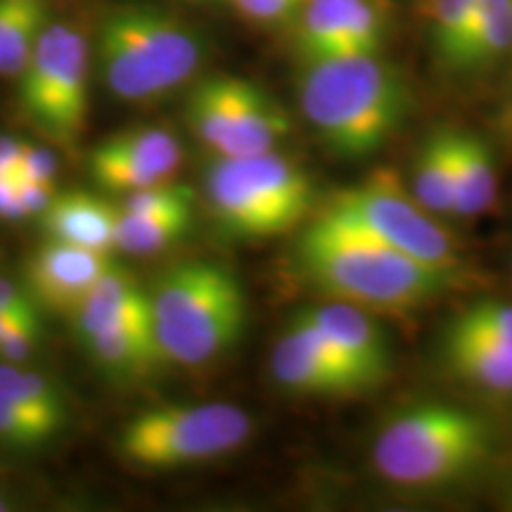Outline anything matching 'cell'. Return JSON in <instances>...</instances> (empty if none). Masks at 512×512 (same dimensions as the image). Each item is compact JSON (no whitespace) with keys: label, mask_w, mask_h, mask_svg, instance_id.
Instances as JSON below:
<instances>
[{"label":"cell","mask_w":512,"mask_h":512,"mask_svg":"<svg viewBox=\"0 0 512 512\" xmlns=\"http://www.w3.org/2000/svg\"><path fill=\"white\" fill-rule=\"evenodd\" d=\"M181 138L169 128H126L105 138L88 155V174L100 188L133 192L171 181L183 164Z\"/></svg>","instance_id":"8fae6325"},{"label":"cell","mask_w":512,"mask_h":512,"mask_svg":"<svg viewBox=\"0 0 512 512\" xmlns=\"http://www.w3.org/2000/svg\"><path fill=\"white\" fill-rule=\"evenodd\" d=\"M57 157L48 147L43 145H29L24 150L22 162H19L17 174L12 178H24V181H38V183H55L57 176Z\"/></svg>","instance_id":"4dcf8cb0"},{"label":"cell","mask_w":512,"mask_h":512,"mask_svg":"<svg viewBox=\"0 0 512 512\" xmlns=\"http://www.w3.org/2000/svg\"><path fill=\"white\" fill-rule=\"evenodd\" d=\"M330 342L366 387H377L389 373V347L368 311L354 304L332 302L294 313Z\"/></svg>","instance_id":"9a60e30c"},{"label":"cell","mask_w":512,"mask_h":512,"mask_svg":"<svg viewBox=\"0 0 512 512\" xmlns=\"http://www.w3.org/2000/svg\"><path fill=\"white\" fill-rule=\"evenodd\" d=\"M477 0H434L432 38L439 60L458 69L463 50L475 27Z\"/></svg>","instance_id":"484cf974"},{"label":"cell","mask_w":512,"mask_h":512,"mask_svg":"<svg viewBox=\"0 0 512 512\" xmlns=\"http://www.w3.org/2000/svg\"><path fill=\"white\" fill-rule=\"evenodd\" d=\"M53 19L50 0H22L0 38V76L17 79Z\"/></svg>","instance_id":"d4e9b609"},{"label":"cell","mask_w":512,"mask_h":512,"mask_svg":"<svg viewBox=\"0 0 512 512\" xmlns=\"http://www.w3.org/2000/svg\"><path fill=\"white\" fill-rule=\"evenodd\" d=\"M242 17L254 24H283L297 17L306 0H233Z\"/></svg>","instance_id":"f546056e"},{"label":"cell","mask_w":512,"mask_h":512,"mask_svg":"<svg viewBox=\"0 0 512 512\" xmlns=\"http://www.w3.org/2000/svg\"><path fill=\"white\" fill-rule=\"evenodd\" d=\"M43 335L41 316H31L15 320L0 337V361L27 363L29 356L38 347V339Z\"/></svg>","instance_id":"f1b7e54d"},{"label":"cell","mask_w":512,"mask_h":512,"mask_svg":"<svg viewBox=\"0 0 512 512\" xmlns=\"http://www.w3.org/2000/svg\"><path fill=\"white\" fill-rule=\"evenodd\" d=\"M330 209L415 261L456 273L458 256L448 230L389 171H377L366 183L339 192Z\"/></svg>","instance_id":"30bf717a"},{"label":"cell","mask_w":512,"mask_h":512,"mask_svg":"<svg viewBox=\"0 0 512 512\" xmlns=\"http://www.w3.org/2000/svg\"><path fill=\"white\" fill-rule=\"evenodd\" d=\"M19 5H22V0H0V38H3L5 29H8L10 19L15 17Z\"/></svg>","instance_id":"d590c367"},{"label":"cell","mask_w":512,"mask_h":512,"mask_svg":"<svg viewBox=\"0 0 512 512\" xmlns=\"http://www.w3.org/2000/svg\"><path fill=\"white\" fill-rule=\"evenodd\" d=\"M81 342L93 366L112 380H140L164 363L152 323L112 325L83 335Z\"/></svg>","instance_id":"ac0fdd59"},{"label":"cell","mask_w":512,"mask_h":512,"mask_svg":"<svg viewBox=\"0 0 512 512\" xmlns=\"http://www.w3.org/2000/svg\"><path fill=\"white\" fill-rule=\"evenodd\" d=\"M271 373L280 387L302 396H349L368 389L328 339L297 316L275 342Z\"/></svg>","instance_id":"4fadbf2b"},{"label":"cell","mask_w":512,"mask_h":512,"mask_svg":"<svg viewBox=\"0 0 512 512\" xmlns=\"http://www.w3.org/2000/svg\"><path fill=\"white\" fill-rule=\"evenodd\" d=\"M446 366L460 380L489 394L512 396V351L456 318L444 335Z\"/></svg>","instance_id":"e0dca14e"},{"label":"cell","mask_w":512,"mask_h":512,"mask_svg":"<svg viewBox=\"0 0 512 512\" xmlns=\"http://www.w3.org/2000/svg\"><path fill=\"white\" fill-rule=\"evenodd\" d=\"M302 64L349 55H380L387 22L377 0H306L297 12Z\"/></svg>","instance_id":"7c38bea8"},{"label":"cell","mask_w":512,"mask_h":512,"mask_svg":"<svg viewBox=\"0 0 512 512\" xmlns=\"http://www.w3.org/2000/svg\"><path fill=\"white\" fill-rule=\"evenodd\" d=\"M48 441V432L41 425H36L15 401L0 394V444L22 451V448H38Z\"/></svg>","instance_id":"4316f807"},{"label":"cell","mask_w":512,"mask_h":512,"mask_svg":"<svg viewBox=\"0 0 512 512\" xmlns=\"http://www.w3.org/2000/svg\"><path fill=\"white\" fill-rule=\"evenodd\" d=\"M79 337L124 323H152L150 292L131 273L112 266L72 318Z\"/></svg>","instance_id":"d6986e66"},{"label":"cell","mask_w":512,"mask_h":512,"mask_svg":"<svg viewBox=\"0 0 512 512\" xmlns=\"http://www.w3.org/2000/svg\"><path fill=\"white\" fill-rule=\"evenodd\" d=\"M192 207L157 211V214H126L119 209L117 252L150 256L171 247L188 233Z\"/></svg>","instance_id":"603a6c76"},{"label":"cell","mask_w":512,"mask_h":512,"mask_svg":"<svg viewBox=\"0 0 512 512\" xmlns=\"http://www.w3.org/2000/svg\"><path fill=\"white\" fill-rule=\"evenodd\" d=\"M27 143L15 136H0V171L8 176H15L22 162Z\"/></svg>","instance_id":"e575fe53"},{"label":"cell","mask_w":512,"mask_h":512,"mask_svg":"<svg viewBox=\"0 0 512 512\" xmlns=\"http://www.w3.org/2000/svg\"><path fill=\"white\" fill-rule=\"evenodd\" d=\"M252 430L249 413L235 403H166L133 415L121 427L117 451L140 470H178L238 451Z\"/></svg>","instance_id":"52a82bcc"},{"label":"cell","mask_w":512,"mask_h":512,"mask_svg":"<svg viewBox=\"0 0 512 512\" xmlns=\"http://www.w3.org/2000/svg\"><path fill=\"white\" fill-rule=\"evenodd\" d=\"M494 155L482 138L453 131V214L477 216L496 200Z\"/></svg>","instance_id":"ffe728a7"},{"label":"cell","mask_w":512,"mask_h":512,"mask_svg":"<svg viewBox=\"0 0 512 512\" xmlns=\"http://www.w3.org/2000/svg\"><path fill=\"white\" fill-rule=\"evenodd\" d=\"M19 200H22V207L27 211L29 219L34 216H41L43 211L50 207L53 197L57 195L53 183H38V181H24V178H15Z\"/></svg>","instance_id":"d6a6232c"},{"label":"cell","mask_w":512,"mask_h":512,"mask_svg":"<svg viewBox=\"0 0 512 512\" xmlns=\"http://www.w3.org/2000/svg\"><path fill=\"white\" fill-rule=\"evenodd\" d=\"M197 3H221V0H197Z\"/></svg>","instance_id":"f35d334b"},{"label":"cell","mask_w":512,"mask_h":512,"mask_svg":"<svg viewBox=\"0 0 512 512\" xmlns=\"http://www.w3.org/2000/svg\"><path fill=\"white\" fill-rule=\"evenodd\" d=\"M413 197L434 216L453 214V131H434L420 147Z\"/></svg>","instance_id":"7402d4cb"},{"label":"cell","mask_w":512,"mask_h":512,"mask_svg":"<svg viewBox=\"0 0 512 512\" xmlns=\"http://www.w3.org/2000/svg\"><path fill=\"white\" fill-rule=\"evenodd\" d=\"M297 259L313 285L335 302L354 304L363 311L418 309L453 278V273L384 245L330 207L304 228Z\"/></svg>","instance_id":"6da1fadb"},{"label":"cell","mask_w":512,"mask_h":512,"mask_svg":"<svg viewBox=\"0 0 512 512\" xmlns=\"http://www.w3.org/2000/svg\"><path fill=\"white\" fill-rule=\"evenodd\" d=\"M5 176H8V174H3V171H0V178H5Z\"/></svg>","instance_id":"ab89813d"},{"label":"cell","mask_w":512,"mask_h":512,"mask_svg":"<svg viewBox=\"0 0 512 512\" xmlns=\"http://www.w3.org/2000/svg\"><path fill=\"white\" fill-rule=\"evenodd\" d=\"M38 219L50 240L105 254L117 252L119 209L93 192L74 190L55 195Z\"/></svg>","instance_id":"2e32d148"},{"label":"cell","mask_w":512,"mask_h":512,"mask_svg":"<svg viewBox=\"0 0 512 512\" xmlns=\"http://www.w3.org/2000/svg\"><path fill=\"white\" fill-rule=\"evenodd\" d=\"M36 316H41V313H36ZM27 318H31V316H27ZM15 320H22V318H12V316H8V313L0 311V337H3V332L8 330V325L15 323Z\"/></svg>","instance_id":"74e56055"},{"label":"cell","mask_w":512,"mask_h":512,"mask_svg":"<svg viewBox=\"0 0 512 512\" xmlns=\"http://www.w3.org/2000/svg\"><path fill=\"white\" fill-rule=\"evenodd\" d=\"M17 505V496L12 494L8 484H0V512L12 510Z\"/></svg>","instance_id":"8d00e7d4"},{"label":"cell","mask_w":512,"mask_h":512,"mask_svg":"<svg viewBox=\"0 0 512 512\" xmlns=\"http://www.w3.org/2000/svg\"><path fill=\"white\" fill-rule=\"evenodd\" d=\"M0 394L15 401L36 425L48 432L50 439L67 425L69 411L64 392L55 380L24 366V363L0 361Z\"/></svg>","instance_id":"44dd1931"},{"label":"cell","mask_w":512,"mask_h":512,"mask_svg":"<svg viewBox=\"0 0 512 512\" xmlns=\"http://www.w3.org/2000/svg\"><path fill=\"white\" fill-rule=\"evenodd\" d=\"M112 266H117L112 254L50 240L31 254L24 287L41 306V311L46 309L57 316L74 318Z\"/></svg>","instance_id":"5bb4252c"},{"label":"cell","mask_w":512,"mask_h":512,"mask_svg":"<svg viewBox=\"0 0 512 512\" xmlns=\"http://www.w3.org/2000/svg\"><path fill=\"white\" fill-rule=\"evenodd\" d=\"M204 38L178 12L152 0H117L102 10L93 62L102 86L126 105H152L195 79Z\"/></svg>","instance_id":"7a4b0ae2"},{"label":"cell","mask_w":512,"mask_h":512,"mask_svg":"<svg viewBox=\"0 0 512 512\" xmlns=\"http://www.w3.org/2000/svg\"><path fill=\"white\" fill-rule=\"evenodd\" d=\"M512 50V0H477L475 27L458 69H477Z\"/></svg>","instance_id":"cb8c5ba5"},{"label":"cell","mask_w":512,"mask_h":512,"mask_svg":"<svg viewBox=\"0 0 512 512\" xmlns=\"http://www.w3.org/2000/svg\"><path fill=\"white\" fill-rule=\"evenodd\" d=\"M0 219L3 221L29 219L27 211H24V207H22V200H19L17 183L12 176L0 178Z\"/></svg>","instance_id":"836d02e7"},{"label":"cell","mask_w":512,"mask_h":512,"mask_svg":"<svg viewBox=\"0 0 512 512\" xmlns=\"http://www.w3.org/2000/svg\"><path fill=\"white\" fill-rule=\"evenodd\" d=\"M467 328L482 332L484 337L494 339L512 351V304L505 302H477L458 316Z\"/></svg>","instance_id":"83f0119b"},{"label":"cell","mask_w":512,"mask_h":512,"mask_svg":"<svg viewBox=\"0 0 512 512\" xmlns=\"http://www.w3.org/2000/svg\"><path fill=\"white\" fill-rule=\"evenodd\" d=\"M185 119L216 157L271 152L292 131L290 117L273 95L233 74L197 79L185 100Z\"/></svg>","instance_id":"9c48e42d"},{"label":"cell","mask_w":512,"mask_h":512,"mask_svg":"<svg viewBox=\"0 0 512 512\" xmlns=\"http://www.w3.org/2000/svg\"><path fill=\"white\" fill-rule=\"evenodd\" d=\"M93 43L72 22L50 19L17 76L19 110L43 138L74 150L86 131Z\"/></svg>","instance_id":"ba28073f"},{"label":"cell","mask_w":512,"mask_h":512,"mask_svg":"<svg viewBox=\"0 0 512 512\" xmlns=\"http://www.w3.org/2000/svg\"><path fill=\"white\" fill-rule=\"evenodd\" d=\"M489 448V425L479 415L451 403H422L384 425L373 444V465L399 489H439L472 475Z\"/></svg>","instance_id":"5b68a950"},{"label":"cell","mask_w":512,"mask_h":512,"mask_svg":"<svg viewBox=\"0 0 512 512\" xmlns=\"http://www.w3.org/2000/svg\"><path fill=\"white\" fill-rule=\"evenodd\" d=\"M147 292L164 363L204 366L233 347L245 330V290L221 264H176L166 268Z\"/></svg>","instance_id":"277c9868"},{"label":"cell","mask_w":512,"mask_h":512,"mask_svg":"<svg viewBox=\"0 0 512 512\" xmlns=\"http://www.w3.org/2000/svg\"><path fill=\"white\" fill-rule=\"evenodd\" d=\"M211 214L245 240L285 235L309 219L316 202L311 178L278 152L216 157L204 174Z\"/></svg>","instance_id":"8992f818"},{"label":"cell","mask_w":512,"mask_h":512,"mask_svg":"<svg viewBox=\"0 0 512 512\" xmlns=\"http://www.w3.org/2000/svg\"><path fill=\"white\" fill-rule=\"evenodd\" d=\"M0 311L12 318H27L41 313V306L36 304L27 287L12 283L10 278L0 275Z\"/></svg>","instance_id":"1f68e13d"},{"label":"cell","mask_w":512,"mask_h":512,"mask_svg":"<svg viewBox=\"0 0 512 512\" xmlns=\"http://www.w3.org/2000/svg\"><path fill=\"white\" fill-rule=\"evenodd\" d=\"M299 102L318 138L339 157L373 155L408 112V86L380 55L306 62Z\"/></svg>","instance_id":"3957f363"}]
</instances>
